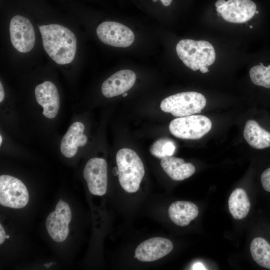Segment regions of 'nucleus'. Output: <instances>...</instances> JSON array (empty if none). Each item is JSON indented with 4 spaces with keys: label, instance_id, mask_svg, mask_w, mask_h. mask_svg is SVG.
I'll return each instance as SVG.
<instances>
[{
    "label": "nucleus",
    "instance_id": "nucleus-22",
    "mask_svg": "<svg viewBox=\"0 0 270 270\" xmlns=\"http://www.w3.org/2000/svg\"><path fill=\"white\" fill-rule=\"evenodd\" d=\"M250 76L256 85L270 88V64L265 66L260 62V65L252 67L250 70Z\"/></svg>",
    "mask_w": 270,
    "mask_h": 270
},
{
    "label": "nucleus",
    "instance_id": "nucleus-4",
    "mask_svg": "<svg viewBox=\"0 0 270 270\" xmlns=\"http://www.w3.org/2000/svg\"><path fill=\"white\" fill-rule=\"evenodd\" d=\"M210 120L204 116L190 115L172 120L169 125L170 133L174 136L187 140L199 139L211 129Z\"/></svg>",
    "mask_w": 270,
    "mask_h": 270
},
{
    "label": "nucleus",
    "instance_id": "nucleus-30",
    "mask_svg": "<svg viewBox=\"0 0 270 270\" xmlns=\"http://www.w3.org/2000/svg\"><path fill=\"white\" fill-rule=\"evenodd\" d=\"M52 264V263L50 262L49 264H44V266L46 268H49Z\"/></svg>",
    "mask_w": 270,
    "mask_h": 270
},
{
    "label": "nucleus",
    "instance_id": "nucleus-35",
    "mask_svg": "<svg viewBox=\"0 0 270 270\" xmlns=\"http://www.w3.org/2000/svg\"><path fill=\"white\" fill-rule=\"evenodd\" d=\"M250 28H253V26H250Z\"/></svg>",
    "mask_w": 270,
    "mask_h": 270
},
{
    "label": "nucleus",
    "instance_id": "nucleus-15",
    "mask_svg": "<svg viewBox=\"0 0 270 270\" xmlns=\"http://www.w3.org/2000/svg\"><path fill=\"white\" fill-rule=\"evenodd\" d=\"M84 124L80 122L73 123L63 136L60 143V151L66 157H73L76 153L78 146H84L88 138L83 134Z\"/></svg>",
    "mask_w": 270,
    "mask_h": 270
},
{
    "label": "nucleus",
    "instance_id": "nucleus-6",
    "mask_svg": "<svg viewBox=\"0 0 270 270\" xmlns=\"http://www.w3.org/2000/svg\"><path fill=\"white\" fill-rule=\"evenodd\" d=\"M213 46L208 42L190 39L180 40L176 44L178 56L187 67L194 71L200 70L199 62L206 63Z\"/></svg>",
    "mask_w": 270,
    "mask_h": 270
},
{
    "label": "nucleus",
    "instance_id": "nucleus-3",
    "mask_svg": "<svg viewBox=\"0 0 270 270\" xmlns=\"http://www.w3.org/2000/svg\"><path fill=\"white\" fill-rule=\"evenodd\" d=\"M206 98L196 92H186L170 96L164 99L160 108L166 112L176 117L188 116L200 113L204 108Z\"/></svg>",
    "mask_w": 270,
    "mask_h": 270
},
{
    "label": "nucleus",
    "instance_id": "nucleus-16",
    "mask_svg": "<svg viewBox=\"0 0 270 270\" xmlns=\"http://www.w3.org/2000/svg\"><path fill=\"white\" fill-rule=\"evenodd\" d=\"M168 213L170 220L174 224L178 226H185L197 217L198 209L192 202L176 201L170 205Z\"/></svg>",
    "mask_w": 270,
    "mask_h": 270
},
{
    "label": "nucleus",
    "instance_id": "nucleus-1",
    "mask_svg": "<svg viewBox=\"0 0 270 270\" xmlns=\"http://www.w3.org/2000/svg\"><path fill=\"white\" fill-rule=\"evenodd\" d=\"M42 44L48 55L56 63H70L76 51V38L67 28L57 24L38 26Z\"/></svg>",
    "mask_w": 270,
    "mask_h": 270
},
{
    "label": "nucleus",
    "instance_id": "nucleus-24",
    "mask_svg": "<svg viewBox=\"0 0 270 270\" xmlns=\"http://www.w3.org/2000/svg\"><path fill=\"white\" fill-rule=\"evenodd\" d=\"M6 238L5 231L2 226L0 224V244H2Z\"/></svg>",
    "mask_w": 270,
    "mask_h": 270
},
{
    "label": "nucleus",
    "instance_id": "nucleus-17",
    "mask_svg": "<svg viewBox=\"0 0 270 270\" xmlns=\"http://www.w3.org/2000/svg\"><path fill=\"white\" fill-rule=\"evenodd\" d=\"M160 166L169 177L174 180L188 178L195 172L192 164L185 162L182 158L172 156L162 158Z\"/></svg>",
    "mask_w": 270,
    "mask_h": 270
},
{
    "label": "nucleus",
    "instance_id": "nucleus-7",
    "mask_svg": "<svg viewBox=\"0 0 270 270\" xmlns=\"http://www.w3.org/2000/svg\"><path fill=\"white\" fill-rule=\"evenodd\" d=\"M96 34L103 43L115 47H128L134 40V34L130 29L116 22L101 23L97 28Z\"/></svg>",
    "mask_w": 270,
    "mask_h": 270
},
{
    "label": "nucleus",
    "instance_id": "nucleus-23",
    "mask_svg": "<svg viewBox=\"0 0 270 270\" xmlns=\"http://www.w3.org/2000/svg\"><path fill=\"white\" fill-rule=\"evenodd\" d=\"M260 180L264 189L270 192V168L266 170L262 173Z\"/></svg>",
    "mask_w": 270,
    "mask_h": 270
},
{
    "label": "nucleus",
    "instance_id": "nucleus-27",
    "mask_svg": "<svg viewBox=\"0 0 270 270\" xmlns=\"http://www.w3.org/2000/svg\"><path fill=\"white\" fill-rule=\"evenodd\" d=\"M154 2H156L158 0H152ZM162 4L164 6H168L170 4L172 0H160Z\"/></svg>",
    "mask_w": 270,
    "mask_h": 270
},
{
    "label": "nucleus",
    "instance_id": "nucleus-2",
    "mask_svg": "<svg viewBox=\"0 0 270 270\" xmlns=\"http://www.w3.org/2000/svg\"><path fill=\"white\" fill-rule=\"evenodd\" d=\"M119 182L128 192H136L144 174L143 163L133 150L124 148L116 155Z\"/></svg>",
    "mask_w": 270,
    "mask_h": 270
},
{
    "label": "nucleus",
    "instance_id": "nucleus-29",
    "mask_svg": "<svg viewBox=\"0 0 270 270\" xmlns=\"http://www.w3.org/2000/svg\"><path fill=\"white\" fill-rule=\"evenodd\" d=\"M200 70L202 73H206L209 71L206 66H202L200 68Z\"/></svg>",
    "mask_w": 270,
    "mask_h": 270
},
{
    "label": "nucleus",
    "instance_id": "nucleus-25",
    "mask_svg": "<svg viewBox=\"0 0 270 270\" xmlns=\"http://www.w3.org/2000/svg\"><path fill=\"white\" fill-rule=\"evenodd\" d=\"M192 270H206L205 266L201 262H196L193 264Z\"/></svg>",
    "mask_w": 270,
    "mask_h": 270
},
{
    "label": "nucleus",
    "instance_id": "nucleus-32",
    "mask_svg": "<svg viewBox=\"0 0 270 270\" xmlns=\"http://www.w3.org/2000/svg\"><path fill=\"white\" fill-rule=\"evenodd\" d=\"M128 94L126 93V92H124V94H122V96H127Z\"/></svg>",
    "mask_w": 270,
    "mask_h": 270
},
{
    "label": "nucleus",
    "instance_id": "nucleus-12",
    "mask_svg": "<svg viewBox=\"0 0 270 270\" xmlns=\"http://www.w3.org/2000/svg\"><path fill=\"white\" fill-rule=\"evenodd\" d=\"M34 94L37 102L43 108V115L48 118H54L60 105L56 86L52 82H44L36 87Z\"/></svg>",
    "mask_w": 270,
    "mask_h": 270
},
{
    "label": "nucleus",
    "instance_id": "nucleus-5",
    "mask_svg": "<svg viewBox=\"0 0 270 270\" xmlns=\"http://www.w3.org/2000/svg\"><path fill=\"white\" fill-rule=\"evenodd\" d=\"M28 190L19 179L8 175L0 176V204L14 208L24 207L28 203Z\"/></svg>",
    "mask_w": 270,
    "mask_h": 270
},
{
    "label": "nucleus",
    "instance_id": "nucleus-33",
    "mask_svg": "<svg viewBox=\"0 0 270 270\" xmlns=\"http://www.w3.org/2000/svg\"><path fill=\"white\" fill-rule=\"evenodd\" d=\"M217 15L218 16H222V14L218 12Z\"/></svg>",
    "mask_w": 270,
    "mask_h": 270
},
{
    "label": "nucleus",
    "instance_id": "nucleus-20",
    "mask_svg": "<svg viewBox=\"0 0 270 270\" xmlns=\"http://www.w3.org/2000/svg\"><path fill=\"white\" fill-rule=\"evenodd\" d=\"M254 260L260 266L270 270V244L264 238H254L250 245Z\"/></svg>",
    "mask_w": 270,
    "mask_h": 270
},
{
    "label": "nucleus",
    "instance_id": "nucleus-26",
    "mask_svg": "<svg viewBox=\"0 0 270 270\" xmlns=\"http://www.w3.org/2000/svg\"><path fill=\"white\" fill-rule=\"evenodd\" d=\"M4 98V92L2 83L0 82V102H2Z\"/></svg>",
    "mask_w": 270,
    "mask_h": 270
},
{
    "label": "nucleus",
    "instance_id": "nucleus-21",
    "mask_svg": "<svg viewBox=\"0 0 270 270\" xmlns=\"http://www.w3.org/2000/svg\"><path fill=\"white\" fill-rule=\"evenodd\" d=\"M176 146L173 141L167 138L156 140L150 146V152L155 157L163 158L172 156L174 153Z\"/></svg>",
    "mask_w": 270,
    "mask_h": 270
},
{
    "label": "nucleus",
    "instance_id": "nucleus-36",
    "mask_svg": "<svg viewBox=\"0 0 270 270\" xmlns=\"http://www.w3.org/2000/svg\"><path fill=\"white\" fill-rule=\"evenodd\" d=\"M258 10H256V14H258Z\"/></svg>",
    "mask_w": 270,
    "mask_h": 270
},
{
    "label": "nucleus",
    "instance_id": "nucleus-18",
    "mask_svg": "<svg viewBox=\"0 0 270 270\" xmlns=\"http://www.w3.org/2000/svg\"><path fill=\"white\" fill-rule=\"evenodd\" d=\"M246 142L252 148L263 149L270 146V133L254 120L246 122L244 130Z\"/></svg>",
    "mask_w": 270,
    "mask_h": 270
},
{
    "label": "nucleus",
    "instance_id": "nucleus-31",
    "mask_svg": "<svg viewBox=\"0 0 270 270\" xmlns=\"http://www.w3.org/2000/svg\"><path fill=\"white\" fill-rule=\"evenodd\" d=\"M2 135H0V146H1L2 143Z\"/></svg>",
    "mask_w": 270,
    "mask_h": 270
},
{
    "label": "nucleus",
    "instance_id": "nucleus-13",
    "mask_svg": "<svg viewBox=\"0 0 270 270\" xmlns=\"http://www.w3.org/2000/svg\"><path fill=\"white\" fill-rule=\"evenodd\" d=\"M136 80V75L133 71L130 70H119L102 83V94L108 98L122 94L132 87Z\"/></svg>",
    "mask_w": 270,
    "mask_h": 270
},
{
    "label": "nucleus",
    "instance_id": "nucleus-8",
    "mask_svg": "<svg viewBox=\"0 0 270 270\" xmlns=\"http://www.w3.org/2000/svg\"><path fill=\"white\" fill-rule=\"evenodd\" d=\"M11 42L14 47L20 52L31 50L35 42L34 28L30 20L22 16H14L10 24Z\"/></svg>",
    "mask_w": 270,
    "mask_h": 270
},
{
    "label": "nucleus",
    "instance_id": "nucleus-28",
    "mask_svg": "<svg viewBox=\"0 0 270 270\" xmlns=\"http://www.w3.org/2000/svg\"><path fill=\"white\" fill-rule=\"evenodd\" d=\"M226 2V1L224 0H218L215 4V6L216 8H218V6L224 4Z\"/></svg>",
    "mask_w": 270,
    "mask_h": 270
},
{
    "label": "nucleus",
    "instance_id": "nucleus-34",
    "mask_svg": "<svg viewBox=\"0 0 270 270\" xmlns=\"http://www.w3.org/2000/svg\"><path fill=\"white\" fill-rule=\"evenodd\" d=\"M10 236L8 235H6V238H8Z\"/></svg>",
    "mask_w": 270,
    "mask_h": 270
},
{
    "label": "nucleus",
    "instance_id": "nucleus-11",
    "mask_svg": "<svg viewBox=\"0 0 270 270\" xmlns=\"http://www.w3.org/2000/svg\"><path fill=\"white\" fill-rule=\"evenodd\" d=\"M172 248L173 244L170 240L160 237L152 238L137 246L135 256L141 262H152L166 256Z\"/></svg>",
    "mask_w": 270,
    "mask_h": 270
},
{
    "label": "nucleus",
    "instance_id": "nucleus-14",
    "mask_svg": "<svg viewBox=\"0 0 270 270\" xmlns=\"http://www.w3.org/2000/svg\"><path fill=\"white\" fill-rule=\"evenodd\" d=\"M226 9L222 13L225 20L232 23L242 24L250 20L256 14V6L251 0H228Z\"/></svg>",
    "mask_w": 270,
    "mask_h": 270
},
{
    "label": "nucleus",
    "instance_id": "nucleus-9",
    "mask_svg": "<svg viewBox=\"0 0 270 270\" xmlns=\"http://www.w3.org/2000/svg\"><path fill=\"white\" fill-rule=\"evenodd\" d=\"M71 218L72 212L69 206L60 200L54 211L48 214L46 222L47 231L54 241L62 242L66 238Z\"/></svg>",
    "mask_w": 270,
    "mask_h": 270
},
{
    "label": "nucleus",
    "instance_id": "nucleus-10",
    "mask_svg": "<svg viewBox=\"0 0 270 270\" xmlns=\"http://www.w3.org/2000/svg\"><path fill=\"white\" fill-rule=\"evenodd\" d=\"M90 192L96 196H102L107 189V164L102 158H94L86 162L83 172Z\"/></svg>",
    "mask_w": 270,
    "mask_h": 270
},
{
    "label": "nucleus",
    "instance_id": "nucleus-19",
    "mask_svg": "<svg viewBox=\"0 0 270 270\" xmlns=\"http://www.w3.org/2000/svg\"><path fill=\"white\" fill-rule=\"evenodd\" d=\"M228 205L230 212L236 220L244 218L250 207L247 194L242 188H237L232 192L228 198Z\"/></svg>",
    "mask_w": 270,
    "mask_h": 270
}]
</instances>
